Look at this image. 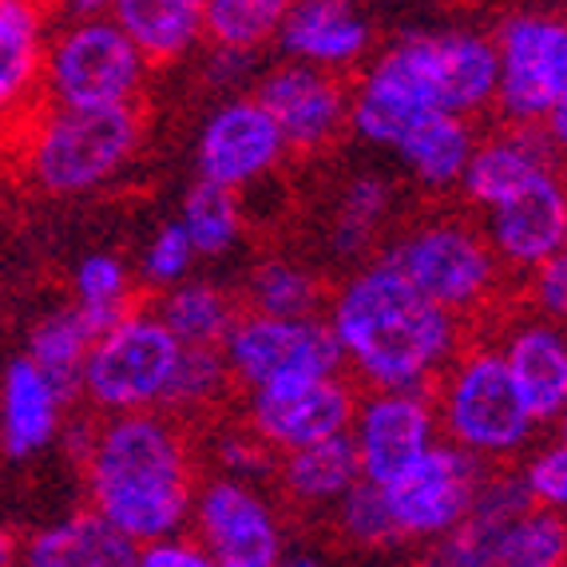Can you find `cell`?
<instances>
[{"label": "cell", "instance_id": "1", "mask_svg": "<svg viewBox=\"0 0 567 567\" xmlns=\"http://www.w3.org/2000/svg\"><path fill=\"white\" fill-rule=\"evenodd\" d=\"M326 322L341 361L369 389H429L461 350V318L416 290L385 258L338 286Z\"/></svg>", "mask_w": 567, "mask_h": 567}, {"label": "cell", "instance_id": "2", "mask_svg": "<svg viewBox=\"0 0 567 567\" xmlns=\"http://www.w3.org/2000/svg\"><path fill=\"white\" fill-rule=\"evenodd\" d=\"M87 508L112 520L135 544L190 524L195 461L179 425L163 409L112 413L95 425L84 461Z\"/></svg>", "mask_w": 567, "mask_h": 567}, {"label": "cell", "instance_id": "3", "mask_svg": "<svg viewBox=\"0 0 567 567\" xmlns=\"http://www.w3.org/2000/svg\"><path fill=\"white\" fill-rule=\"evenodd\" d=\"M143 143V115L123 107L44 104L12 159L44 195H87L112 183Z\"/></svg>", "mask_w": 567, "mask_h": 567}, {"label": "cell", "instance_id": "4", "mask_svg": "<svg viewBox=\"0 0 567 567\" xmlns=\"http://www.w3.org/2000/svg\"><path fill=\"white\" fill-rule=\"evenodd\" d=\"M436 421L445 429V441L473 453L476 461L501 464L532 445L539 421L524 405L496 341L456 350L449 369L436 378Z\"/></svg>", "mask_w": 567, "mask_h": 567}, {"label": "cell", "instance_id": "5", "mask_svg": "<svg viewBox=\"0 0 567 567\" xmlns=\"http://www.w3.org/2000/svg\"><path fill=\"white\" fill-rule=\"evenodd\" d=\"M152 60L107 17H72L52 29L44 52V104L123 107L140 104Z\"/></svg>", "mask_w": 567, "mask_h": 567}, {"label": "cell", "instance_id": "6", "mask_svg": "<svg viewBox=\"0 0 567 567\" xmlns=\"http://www.w3.org/2000/svg\"><path fill=\"white\" fill-rule=\"evenodd\" d=\"M416 104L473 120L496 100V44L481 32H416L373 60Z\"/></svg>", "mask_w": 567, "mask_h": 567}, {"label": "cell", "instance_id": "7", "mask_svg": "<svg viewBox=\"0 0 567 567\" xmlns=\"http://www.w3.org/2000/svg\"><path fill=\"white\" fill-rule=\"evenodd\" d=\"M385 262H393L421 293L436 306L453 310L456 318L484 310L492 293L501 290L504 266L468 218L436 215L409 227L398 243L389 246Z\"/></svg>", "mask_w": 567, "mask_h": 567}, {"label": "cell", "instance_id": "8", "mask_svg": "<svg viewBox=\"0 0 567 567\" xmlns=\"http://www.w3.org/2000/svg\"><path fill=\"white\" fill-rule=\"evenodd\" d=\"M179 350L183 346L159 322V313L132 306L112 330L92 341L80 369V398L104 416L163 409Z\"/></svg>", "mask_w": 567, "mask_h": 567}, {"label": "cell", "instance_id": "9", "mask_svg": "<svg viewBox=\"0 0 567 567\" xmlns=\"http://www.w3.org/2000/svg\"><path fill=\"white\" fill-rule=\"evenodd\" d=\"M218 350L227 358L230 378L246 389L346 369L338 338H333L330 322L318 318V313L278 318V313L246 310L235 318V326L227 330Z\"/></svg>", "mask_w": 567, "mask_h": 567}, {"label": "cell", "instance_id": "10", "mask_svg": "<svg viewBox=\"0 0 567 567\" xmlns=\"http://www.w3.org/2000/svg\"><path fill=\"white\" fill-rule=\"evenodd\" d=\"M484 476H488V464L436 436L413 464L381 484L401 539L449 536L473 512Z\"/></svg>", "mask_w": 567, "mask_h": 567}, {"label": "cell", "instance_id": "11", "mask_svg": "<svg viewBox=\"0 0 567 567\" xmlns=\"http://www.w3.org/2000/svg\"><path fill=\"white\" fill-rule=\"evenodd\" d=\"M496 44V100L508 123H544L567 87V20L516 12L492 37Z\"/></svg>", "mask_w": 567, "mask_h": 567}, {"label": "cell", "instance_id": "12", "mask_svg": "<svg viewBox=\"0 0 567 567\" xmlns=\"http://www.w3.org/2000/svg\"><path fill=\"white\" fill-rule=\"evenodd\" d=\"M190 520L195 539L218 567H275L286 556L282 524L250 481L218 473L195 492Z\"/></svg>", "mask_w": 567, "mask_h": 567}, {"label": "cell", "instance_id": "13", "mask_svg": "<svg viewBox=\"0 0 567 567\" xmlns=\"http://www.w3.org/2000/svg\"><path fill=\"white\" fill-rule=\"evenodd\" d=\"M353 409H358V393L338 369V373H313V378L250 389L246 425L282 456L290 449L350 433Z\"/></svg>", "mask_w": 567, "mask_h": 567}, {"label": "cell", "instance_id": "14", "mask_svg": "<svg viewBox=\"0 0 567 567\" xmlns=\"http://www.w3.org/2000/svg\"><path fill=\"white\" fill-rule=\"evenodd\" d=\"M52 0H0V155L17 152L44 107Z\"/></svg>", "mask_w": 567, "mask_h": 567}, {"label": "cell", "instance_id": "15", "mask_svg": "<svg viewBox=\"0 0 567 567\" xmlns=\"http://www.w3.org/2000/svg\"><path fill=\"white\" fill-rule=\"evenodd\" d=\"M350 436L358 445L361 476L385 484L433 445L441 421L425 389H369L353 409Z\"/></svg>", "mask_w": 567, "mask_h": 567}, {"label": "cell", "instance_id": "16", "mask_svg": "<svg viewBox=\"0 0 567 567\" xmlns=\"http://www.w3.org/2000/svg\"><path fill=\"white\" fill-rule=\"evenodd\" d=\"M286 152L290 147L262 100L243 95V100H227L203 123L199 143H195V167H199V179L243 190L262 183Z\"/></svg>", "mask_w": 567, "mask_h": 567}, {"label": "cell", "instance_id": "17", "mask_svg": "<svg viewBox=\"0 0 567 567\" xmlns=\"http://www.w3.org/2000/svg\"><path fill=\"white\" fill-rule=\"evenodd\" d=\"M258 100L290 152H322L350 127V92L330 68L290 60L258 84Z\"/></svg>", "mask_w": 567, "mask_h": 567}, {"label": "cell", "instance_id": "18", "mask_svg": "<svg viewBox=\"0 0 567 567\" xmlns=\"http://www.w3.org/2000/svg\"><path fill=\"white\" fill-rule=\"evenodd\" d=\"M484 238L492 243L504 270H524L539 266L544 258L564 250L567 235V183L556 167L516 190L512 199L484 210Z\"/></svg>", "mask_w": 567, "mask_h": 567}, {"label": "cell", "instance_id": "19", "mask_svg": "<svg viewBox=\"0 0 567 567\" xmlns=\"http://www.w3.org/2000/svg\"><path fill=\"white\" fill-rule=\"evenodd\" d=\"M72 401L56 378L24 353L0 373V453L9 461H29L44 453L64 429V409Z\"/></svg>", "mask_w": 567, "mask_h": 567}, {"label": "cell", "instance_id": "20", "mask_svg": "<svg viewBox=\"0 0 567 567\" xmlns=\"http://www.w3.org/2000/svg\"><path fill=\"white\" fill-rule=\"evenodd\" d=\"M548 167H556V147L548 143V135L532 132L528 123H516L512 132L476 140L456 187L464 190V199L473 207L488 210L512 199Z\"/></svg>", "mask_w": 567, "mask_h": 567}, {"label": "cell", "instance_id": "21", "mask_svg": "<svg viewBox=\"0 0 567 567\" xmlns=\"http://www.w3.org/2000/svg\"><path fill=\"white\" fill-rule=\"evenodd\" d=\"M508 373L539 425L559 413L567 398V330L551 318H524L501 338Z\"/></svg>", "mask_w": 567, "mask_h": 567}, {"label": "cell", "instance_id": "22", "mask_svg": "<svg viewBox=\"0 0 567 567\" xmlns=\"http://www.w3.org/2000/svg\"><path fill=\"white\" fill-rule=\"evenodd\" d=\"M275 40L290 60L333 72L365 56L369 24L353 0H293Z\"/></svg>", "mask_w": 567, "mask_h": 567}, {"label": "cell", "instance_id": "23", "mask_svg": "<svg viewBox=\"0 0 567 567\" xmlns=\"http://www.w3.org/2000/svg\"><path fill=\"white\" fill-rule=\"evenodd\" d=\"M20 559L32 567H132L140 559V544L95 508H84L24 539Z\"/></svg>", "mask_w": 567, "mask_h": 567}, {"label": "cell", "instance_id": "24", "mask_svg": "<svg viewBox=\"0 0 567 567\" xmlns=\"http://www.w3.org/2000/svg\"><path fill=\"white\" fill-rule=\"evenodd\" d=\"M476 147L473 123L453 112H429L413 132L393 147L409 179L425 190H449L461 183L464 163Z\"/></svg>", "mask_w": 567, "mask_h": 567}, {"label": "cell", "instance_id": "25", "mask_svg": "<svg viewBox=\"0 0 567 567\" xmlns=\"http://www.w3.org/2000/svg\"><path fill=\"white\" fill-rule=\"evenodd\" d=\"M278 481H282L286 496L293 504H306V508H326L330 504L333 508L361 481V461L353 436L338 433V436H326V441H313V445L282 453Z\"/></svg>", "mask_w": 567, "mask_h": 567}, {"label": "cell", "instance_id": "26", "mask_svg": "<svg viewBox=\"0 0 567 567\" xmlns=\"http://www.w3.org/2000/svg\"><path fill=\"white\" fill-rule=\"evenodd\" d=\"M112 17L152 64L187 56L207 40V0H115Z\"/></svg>", "mask_w": 567, "mask_h": 567}, {"label": "cell", "instance_id": "27", "mask_svg": "<svg viewBox=\"0 0 567 567\" xmlns=\"http://www.w3.org/2000/svg\"><path fill=\"white\" fill-rule=\"evenodd\" d=\"M155 313L159 322L175 333L179 346H223L227 330L235 326L238 306L227 290H218L215 282H183L167 286L155 302Z\"/></svg>", "mask_w": 567, "mask_h": 567}, {"label": "cell", "instance_id": "28", "mask_svg": "<svg viewBox=\"0 0 567 567\" xmlns=\"http://www.w3.org/2000/svg\"><path fill=\"white\" fill-rule=\"evenodd\" d=\"M567 564V516L544 504L501 520L492 539V567H559Z\"/></svg>", "mask_w": 567, "mask_h": 567}, {"label": "cell", "instance_id": "29", "mask_svg": "<svg viewBox=\"0 0 567 567\" xmlns=\"http://www.w3.org/2000/svg\"><path fill=\"white\" fill-rule=\"evenodd\" d=\"M393 210V183L385 175H353L346 187H341L338 203H333L330 215V250L338 258H358L369 250V243L378 238L381 223Z\"/></svg>", "mask_w": 567, "mask_h": 567}, {"label": "cell", "instance_id": "30", "mask_svg": "<svg viewBox=\"0 0 567 567\" xmlns=\"http://www.w3.org/2000/svg\"><path fill=\"white\" fill-rule=\"evenodd\" d=\"M92 326L84 322V313L72 306H60V310L44 313L29 333V358L44 369L48 378H56L60 385L80 398V369H84V358L92 350Z\"/></svg>", "mask_w": 567, "mask_h": 567}, {"label": "cell", "instance_id": "31", "mask_svg": "<svg viewBox=\"0 0 567 567\" xmlns=\"http://www.w3.org/2000/svg\"><path fill=\"white\" fill-rule=\"evenodd\" d=\"M179 223L187 227L199 258L230 255L238 246V238H243V207H238V195L230 187H223V183H210V179H199L187 190Z\"/></svg>", "mask_w": 567, "mask_h": 567}, {"label": "cell", "instance_id": "32", "mask_svg": "<svg viewBox=\"0 0 567 567\" xmlns=\"http://www.w3.org/2000/svg\"><path fill=\"white\" fill-rule=\"evenodd\" d=\"M322 282L313 270L290 262V258H270L255 266V275L246 282V306L258 313H278V318H306L322 306Z\"/></svg>", "mask_w": 567, "mask_h": 567}, {"label": "cell", "instance_id": "33", "mask_svg": "<svg viewBox=\"0 0 567 567\" xmlns=\"http://www.w3.org/2000/svg\"><path fill=\"white\" fill-rule=\"evenodd\" d=\"M132 306V278L115 255H87L76 266V310L84 313L95 338L112 330Z\"/></svg>", "mask_w": 567, "mask_h": 567}, {"label": "cell", "instance_id": "34", "mask_svg": "<svg viewBox=\"0 0 567 567\" xmlns=\"http://www.w3.org/2000/svg\"><path fill=\"white\" fill-rule=\"evenodd\" d=\"M230 365L218 346H183L175 373H171L167 398H163V413H203L215 405L230 385Z\"/></svg>", "mask_w": 567, "mask_h": 567}, {"label": "cell", "instance_id": "35", "mask_svg": "<svg viewBox=\"0 0 567 567\" xmlns=\"http://www.w3.org/2000/svg\"><path fill=\"white\" fill-rule=\"evenodd\" d=\"M293 0H207V40L210 44L262 48L278 37V24Z\"/></svg>", "mask_w": 567, "mask_h": 567}, {"label": "cell", "instance_id": "36", "mask_svg": "<svg viewBox=\"0 0 567 567\" xmlns=\"http://www.w3.org/2000/svg\"><path fill=\"white\" fill-rule=\"evenodd\" d=\"M333 524H338L341 539H350L353 548H365V551L389 548V544L401 539L398 524H393V512H389L385 488L378 481H365V476L333 504Z\"/></svg>", "mask_w": 567, "mask_h": 567}, {"label": "cell", "instance_id": "37", "mask_svg": "<svg viewBox=\"0 0 567 567\" xmlns=\"http://www.w3.org/2000/svg\"><path fill=\"white\" fill-rule=\"evenodd\" d=\"M195 258H199L195 255V243H190L187 227H183L179 218L163 223L152 235V243H147V250H143V278L159 286V290H167V286L183 282L190 275Z\"/></svg>", "mask_w": 567, "mask_h": 567}, {"label": "cell", "instance_id": "38", "mask_svg": "<svg viewBox=\"0 0 567 567\" xmlns=\"http://www.w3.org/2000/svg\"><path fill=\"white\" fill-rule=\"evenodd\" d=\"M524 488L536 504L551 512H564L567 516V441H556V445L539 449L520 473Z\"/></svg>", "mask_w": 567, "mask_h": 567}, {"label": "cell", "instance_id": "39", "mask_svg": "<svg viewBox=\"0 0 567 567\" xmlns=\"http://www.w3.org/2000/svg\"><path fill=\"white\" fill-rule=\"evenodd\" d=\"M275 449L266 445L250 425H246V433L218 436L215 445V461L223 476H238V481H258V476L275 473Z\"/></svg>", "mask_w": 567, "mask_h": 567}, {"label": "cell", "instance_id": "40", "mask_svg": "<svg viewBox=\"0 0 567 567\" xmlns=\"http://www.w3.org/2000/svg\"><path fill=\"white\" fill-rule=\"evenodd\" d=\"M528 306L539 318L567 322V250L528 270Z\"/></svg>", "mask_w": 567, "mask_h": 567}, {"label": "cell", "instance_id": "41", "mask_svg": "<svg viewBox=\"0 0 567 567\" xmlns=\"http://www.w3.org/2000/svg\"><path fill=\"white\" fill-rule=\"evenodd\" d=\"M135 564L143 567H207L210 556L203 551V544L187 532H167L159 539H147L140 544V559Z\"/></svg>", "mask_w": 567, "mask_h": 567}, {"label": "cell", "instance_id": "42", "mask_svg": "<svg viewBox=\"0 0 567 567\" xmlns=\"http://www.w3.org/2000/svg\"><path fill=\"white\" fill-rule=\"evenodd\" d=\"M255 48H235V44H210L207 52V80L215 87H238L246 76H250V68H255Z\"/></svg>", "mask_w": 567, "mask_h": 567}, {"label": "cell", "instance_id": "43", "mask_svg": "<svg viewBox=\"0 0 567 567\" xmlns=\"http://www.w3.org/2000/svg\"><path fill=\"white\" fill-rule=\"evenodd\" d=\"M544 135H548V143L559 155H567V87L556 104H551V112L544 115Z\"/></svg>", "mask_w": 567, "mask_h": 567}, {"label": "cell", "instance_id": "44", "mask_svg": "<svg viewBox=\"0 0 567 567\" xmlns=\"http://www.w3.org/2000/svg\"><path fill=\"white\" fill-rule=\"evenodd\" d=\"M92 441H95V421H72V425H68L64 445H68V453L76 456V461H84L87 449H92Z\"/></svg>", "mask_w": 567, "mask_h": 567}, {"label": "cell", "instance_id": "45", "mask_svg": "<svg viewBox=\"0 0 567 567\" xmlns=\"http://www.w3.org/2000/svg\"><path fill=\"white\" fill-rule=\"evenodd\" d=\"M115 0H52V9H60L68 20L72 17H107Z\"/></svg>", "mask_w": 567, "mask_h": 567}, {"label": "cell", "instance_id": "46", "mask_svg": "<svg viewBox=\"0 0 567 567\" xmlns=\"http://www.w3.org/2000/svg\"><path fill=\"white\" fill-rule=\"evenodd\" d=\"M20 536L12 528H0V567H9V564H17L20 559Z\"/></svg>", "mask_w": 567, "mask_h": 567}, {"label": "cell", "instance_id": "47", "mask_svg": "<svg viewBox=\"0 0 567 567\" xmlns=\"http://www.w3.org/2000/svg\"><path fill=\"white\" fill-rule=\"evenodd\" d=\"M556 421V429H559V441H567V398H564V405H559V413L551 416Z\"/></svg>", "mask_w": 567, "mask_h": 567}, {"label": "cell", "instance_id": "48", "mask_svg": "<svg viewBox=\"0 0 567 567\" xmlns=\"http://www.w3.org/2000/svg\"><path fill=\"white\" fill-rule=\"evenodd\" d=\"M564 250H567V235H564Z\"/></svg>", "mask_w": 567, "mask_h": 567}]
</instances>
